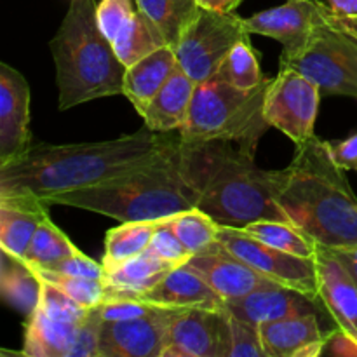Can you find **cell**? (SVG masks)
<instances>
[{"label": "cell", "instance_id": "6da1fadb", "mask_svg": "<svg viewBox=\"0 0 357 357\" xmlns=\"http://www.w3.org/2000/svg\"><path fill=\"white\" fill-rule=\"evenodd\" d=\"M178 142L180 132H157L145 126L135 135L107 142L30 146L21 157L0 166V197L33 195L42 201L93 187L150 162Z\"/></svg>", "mask_w": 357, "mask_h": 357}, {"label": "cell", "instance_id": "7a4b0ae2", "mask_svg": "<svg viewBox=\"0 0 357 357\" xmlns=\"http://www.w3.org/2000/svg\"><path fill=\"white\" fill-rule=\"evenodd\" d=\"M185 180L197 197L195 208L218 225L246 229L260 220L289 222L275 199L278 171L255 164L253 153L232 142H180Z\"/></svg>", "mask_w": 357, "mask_h": 357}, {"label": "cell", "instance_id": "3957f363", "mask_svg": "<svg viewBox=\"0 0 357 357\" xmlns=\"http://www.w3.org/2000/svg\"><path fill=\"white\" fill-rule=\"evenodd\" d=\"M275 199L284 215L317 246L357 248V195L317 136L296 145L288 167L278 171Z\"/></svg>", "mask_w": 357, "mask_h": 357}, {"label": "cell", "instance_id": "277c9868", "mask_svg": "<svg viewBox=\"0 0 357 357\" xmlns=\"http://www.w3.org/2000/svg\"><path fill=\"white\" fill-rule=\"evenodd\" d=\"M180 142L136 169L93 187L49 195L42 202L100 213L119 222H159L194 209L197 197L181 169Z\"/></svg>", "mask_w": 357, "mask_h": 357}, {"label": "cell", "instance_id": "5b68a950", "mask_svg": "<svg viewBox=\"0 0 357 357\" xmlns=\"http://www.w3.org/2000/svg\"><path fill=\"white\" fill-rule=\"evenodd\" d=\"M96 0H70L51 40L59 91V110L98 98L124 94L126 66L96 21Z\"/></svg>", "mask_w": 357, "mask_h": 357}, {"label": "cell", "instance_id": "8992f818", "mask_svg": "<svg viewBox=\"0 0 357 357\" xmlns=\"http://www.w3.org/2000/svg\"><path fill=\"white\" fill-rule=\"evenodd\" d=\"M271 80L255 89H237L218 79L197 84L190 114L180 129L183 142H232L246 152H257L258 142L271 128L264 103Z\"/></svg>", "mask_w": 357, "mask_h": 357}, {"label": "cell", "instance_id": "52a82bcc", "mask_svg": "<svg viewBox=\"0 0 357 357\" xmlns=\"http://www.w3.org/2000/svg\"><path fill=\"white\" fill-rule=\"evenodd\" d=\"M281 68L307 77L321 94L357 98V40L328 23L314 28L293 47H282Z\"/></svg>", "mask_w": 357, "mask_h": 357}, {"label": "cell", "instance_id": "ba28073f", "mask_svg": "<svg viewBox=\"0 0 357 357\" xmlns=\"http://www.w3.org/2000/svg\"><path fill=\"white\" fill-rule=\"evenodd\" d=\"M244 17L201 7L174 47L178 66L197 84L213 79L223 59L244 38H250Z\"/></svg>", "mask_w": 357, "mask_h": 357}, {"label": "cell", "instance_id": "9c48e42d", "mask_svg": "<svg viewBox=\"0 0 357 357\" xmlns=\"http://www.w3.org/2000/svg\"><path fill=\"white\" fill-rule=\"evenodd\" d=\"M216 239L230 255L243 260L260 274L267 275L272 281L305 293L314 300H321L316 258L286 253L255 239L244 229L234 227L220 225Z\"/></svg>", "mask_w": 357, "mask_h": 357}, {"label": "cell", "instance_id": "30bf717a", "mask_svg": "<svg viewBox=\"0 0 357 357\" xmlns=\"http://www.w3.org/2000/svg\"><path fill=\"white\" fill-rule=\"evenodd\" d=\"M321 91L307 77L289 68L279 70L271 80L264 103L265 121L278 128L295 145L314 138Z\"/></svg>", "mask_w": 357, "mask_h": 357}, {"label": "cell", "instance_id": "8fae6325", "mask_svg": "<svg viewBox=\"0 0 357 357\" xmlns=\"http://www.w3.org/2000/svg\"><path fill=\"white\" fill-rule=\"evenodd\" d=\"M103 319L100 305L82 323H63L37 307L28 316L21 354L30 357H98Z\"/></svg>", "mask_w": 357, "mask_h": 357}, {"label": "cell", "instance_id": "7c38bea8", "mask_svg": "<svg viewBox=\"0 0 357 357\" xmlns=\"http://www.w3.org/2000/svg\"><path fill=\"white\" fill-rule=\"evenodd\" d=\"M230 314L227 309H181L173 319L162 357H229Z\"/></svg>", "mask_w": 357, "mask_h": 357}, {"label": "cell", "instance_id": "4fadbf2b", "mask_svg": "<svg viewBox=\"0 0 357 357\" xmlns=\"http://www.w3.org/2000/svg\"><path fill=\"white\" fill-rule=\"evenodd\" d=\"M185 307H162L126 321H103L98 357H162L167 333Z\"/></svg>", "mask_w": 357, "mask_h": 357}, {"label": "cell", "instance_id": "5bb4252c", "mask_svg": "<svg viewBox=\"0 0 357 357\" xmlns=\"http://www.w3.org/2000/svg\"><path fill=\"white\" fill-rule=\"evenodd\" d=\"M30 86L7 63H0V166L30 149Z\"/></svg>", "mask_w": 357, "mask_h": 357}, {"label": "cell", "instance_id": "9a60e30c", "mask_svg": "<svg viewBox=\"0 0 357 357\" xmlns=\"http://www.w3.org/2000/svg\"><path fill=\"white\" fill-rule=\"evenodd\" d=\"M187 264L225 300V303L243 298L260 288L281 286L230 255L222 244L215 250L192 255Z\"/></svg>", "mask_w": 357, "mask_h": 357}, {"label": "cell", "instance_id": "2e32d148", "mask_svg": "<svg viewBox=\"0 0 357 357\" xmlns=\"http://www.w3.org/2000/svg\"><path fill=\"white\" fill-rule=\"evenodd\" d=\"M319 298L337 328L357 344V284L349 268L331 250L317 246Z\"/></svg>", "mask_w": 357, "mask_h": 357}, {"label": "cell", "instance_id": "e0dca14e", "mask_svg": "<svg viewBox=\"0 0 357 357\" xmlns=\"http://www.w3.org/2000/svg\"><path fill=\"white\" fill-rule=\"evenodd\" d=\"M267 357H314L324 354L338 330H323L319 314H303L271 321L258 326Z\"/></svg>", "mask_w": 357, "mask_h": 357}, {"label": "cell", "instance_id": "ac0fdd59", "mask_svg": "<svg viewBox=\"0 0 357 357\" xmlns=\"http://www.w3.org/2000/svg\"><path fill=\"white\" fill-rule=\"evenodd\" d=\"M326 23L324 3L317 0H288L272 9L260 10L251 17H244L251 35H265L281 42L282 47H293L302 42L314 28Z\"/></svg>", "mask_w": 357, "mask_h": 357}, {"label": "cell", "instance_id": "d6986e66", "mask_svg": "<svg viewBox=\"0 0 357 357\" xmlns=\"http://www.w3.org/2000/svg\"><path fill=\"white\" fill-rule=\"evenodd\" d=\"M321 300L310 298L309 295L288 286H271L260 288L243 298L225 303L230 316L239 317L248 323L260 326L271 321L284 319L303 314H321Z\"/></svg>", "mask_w": 357, "mask_h": 357}, {"label": "cell", "instance_id": "ffe728a7", "mask_svg": "<svg viewBox=\"0 0 357 357\" xmlns=\"http://www.w3.org/2000/svg\"><path fill=\"white\" fill-rule=\"evenodd\" d=\"M135 300L162 307H201V309H225V300L194 271L188 264L173 268L152 289Z\"/></svg>", "mask_w": 357, "mask_h": 357}, {"label": "cell", "instance_id": "44dd1931", "mask_svg": "<svg viewBox=\"0 0 357 357\" xmlns=\"http://www.w3.org/2000/svg\"><path fill=\"white\" fill-rule=\"evenodd\" d=\"M47 204L33 195L0 197V248L24 258L35 232L49 216Z\"/></svg>", "mask_w": 357, "mask_h": 357}, {"label": "cell", "instance_id": "7402d4cb", "mask_svg": "<svg viewBox=\"0 0 357 357\" xmlns=\"http://www.w3.org/2000/svg\"><path fill=\"white\" fill-rule=\"evenodd\" d=\"M195 87L197 82L178 66L146 108L143 115L146 128L157 132L180 131L190 114Z\"/></svg>", "mask_w": 357, "mask_h": 357}, {"label": "cell", "instance_id": "603a6c76", "mask_svg": "<svg viewBox=\"0 0 357 357\" xmlns=\"http://www.w3.org/2000/svg\"><path fill=\"white\" fill-rule=\"evenodd\" d=\"M176 70L178 59L174 49L169 45L157 49L155 52L126 70L124 96L131 101L135 110L142 117L160 87Z\"/></svg>", "mask_w": 357, "mask_h": 357}, {"label": "cell", "instance_id": "cb8c5ba5", "mask_svg": "<svg viewBox=\"0 0 357 357\" xmlns=\"http://www.w3.org/2000/svg\"><path fill=\"white\" fill-rule=\"evenodd\" d=\"M176 267L180 265L162 260L150 250L143 251L138 257L105 272L103 281L108 289L107 300L136 298L142 293L152 289Z\"/></svg>", "mask_w": 357, "mask_h": 357}, {"label": "cell", "instance_id": "d4e9b609", "mask_svg": "<svg viewBox=\"0 0 357 357\" xmlns=\"http://www.w3.org/2000/svg\"><path fill=\"white\" fill-rule=\"evenodd\" d=\"M42 279L23 260L2 250L0 264V293L13 309L23 316H31L40 303Z\"/></svg>", "mask_w": 357, "mask_h": 357}, {"label": "cell", "instance_id": "484cf974", "mask_svg": "<svg viewBox=\"0 0 357 357\" xmlns=\"http://www.w3.org/2000/svg\"><path fill=\"white\" fill-rule=\"evenodd\" d=\"M112 45H114L115 54L121 59L122 65L129 68L155 52L157 49L167 45V42L159 28L145 14L136 9L132 20L119 31Z\"/></svg>", "mask_w": 357, "mask_h": 357}, {"label": "cell", "instance_id": "4316f807", "mask_svg": "<svg viewBox=\"0 0 357 357\" xmlns=\"http://www.w3.org/2000/svg\"><path fill=\"white\" fill-rule=\"evenodd\" d=\"M159 222H121V225L108 230L105 236V255L101 261L105 272L149 250Z\"/></svg>", "mask_w": 357, "mask_h": 357}, {"label": "cell", "instance_id": "83f0119b", "mask_svg": "<svg viewBox=\"0 0 357 357\" xmlns=\"http://www.w3.org/2000/svg\"><path fill=\"white\" fill-rule=\"evenodd\" d=\"M136 9L160 30L169 47H176L181 35L201 10L195 0H135Z\"/></svg>", "mask_w": 357, "mask_h": 357}, {"label": "cell", "instance_id": "f1b7e54d", "mask_svg": "<svg viewBox=\"0 0 357 357\" xmlns=\"http://www.w3.org/2000/svg\"><path fill=\"white\" fill-rule=\"evenodd\" d=\"M250 236L272 248L296 255L303 258H316L317 243L303 232L302 229L291 222H279V220H260L246 227Z\"/></svg>", "mask_w": 357, "mask_h": 357}, {"label": "cell", "instance_id": "f546056e", "mask_svg": "<svg viewBox=\"0 0 357 357\" xmlns=\"http://www.w3.org/2000/svg\"><path fill=\"white\" fill-rule=\"evenodd\" d=\"M167 222H169L171 229L174 230L178 239L183 243V246L192 255L215 250L220 244L218 239H216L220 225L201 209L194 208L188 209V211L178 213V215L169 216Z\"/></svg>", "mask_w": 357, "mask_h": 357}, {"label": "cell", "instance_id": "4dcf8cb0", "mask_svg": "<svg viewBox=\"0 0 357 357\" xmlns=\"http://www.w3.org/2000/svg\"><path fill=\"white\" fill-rule=\"evenodd\" d=\"M213 79L223 80L237 89H255L267 80V77L261 73L258 54L255 52L250 38L241 40L229 52Z\"/></svg>", "mask_w": 357, "mask_h": 357}, {"label": "cell", "instance_id": "1f68e13d", "mask_svg": "<svg viewBox=\"0 0 357 357\" xmlns=\"http://www.w3.org/2000/svg\"><path fill=\"white\" fill-rule=\"evenodd\" d=\"M79 251V248L47 216L35 232L33 241H31L23 260L31 267H44V265L54 264V261L65 260Z\"/></svg>", "mask_w": 357, "mask_h": 357}, {"label": "cell", "instance_id": "d6a6232c", "mask_svg": "<svg viewBox=\"0 0 357 357\" xmlns=\"http://www.w3.org/2000/svg\"><path fill=\"white\" fill-rule=\"evenodd\" d=\"M33 271L37 272L42 281L54 284L56 288L65 291L70 298H73L87 309H94V307L107 302L108 289L101 279L77 278V275L58 274V272L44 271V268H33Z\"/></svg>", "mask_w": 357, "mask_h": 357}, {"label": "cell", "instance_id": "836d02e7", "mask_svg": "<svg viewBox=\"0 0 357 357\" xmlns=\"http://www.w3.org/2000/svg\"><path fill=\"white\" fill-rule=\"evenodd\" d=\"M42 282L44 284H42L38 309L44 314H47L49 317H52V319L63 321V323H82L93 312V309H87V307L80 305L79 302L70 298L65 291L56 288L51 282Z\"/></svg>", "mask_w": 357, "mask_h": 357}, {"label": "cell", "instance_id": "e575fe53", "mask_svg": "<svg viewBox=\"0 0 357 357\" xmlns=\"http://www.w3.org/2000/svg\"><path fill=\"white\" fill-rule=\"evenodd\" d=\"M136 9L132 0H101L96 7V21L101 33L114 42L119 31L132 20Z\"/></svg>", "mask_w": 357, "mask_h": 357}, {"label": "cell", "instance_id": "d590c367", "mask_svg": "<svg viewBox=\"0 0 357 357\" xmlns=\"http://www.w3.org/2000/svg\"><path fill=\"white\" fill-rule=\"evenodd\" d=\"M229 357H267L261 345L260 330L255 324L230 316V356Z\"/></svg>", "mask_w": 357, "mask_h": 357}, {"label": "cell", "instance_id": "8d00e7d4", "mask_svg": "<svg viewBox=\"0 0 357 357\" xmlns=\"http://www.w3.org/2000/svg\"><path fill=\"white\" fill-rule=\"evenodd\" d=\"M149 250L152 253H155L157 257H160L162 260L169 261L174 265H183L190 260L192 253L183 246L178 236L174 234V230L171 229L169 222L166 220H160L159 225H157L155 232H153L152 241H150Z\"/></svg>", "mask_w": 357, "mask_h": 357}, {"label": "cell", "instance_id": "74e56055", "mask_svg": "<svg viewBox=\"0 0 357 357\" xmlns=\"http://www.w3.org/2000/svg\"><path fill=\"white\" fill-rule=\"evenodd\" d=\"M33 268H44V271L58 272V274L77 275V278L101 279V281L105 279L103 264H98L96 260H93V258H89L87 255H84L82 251L65 258V260H59V261H54V264L44 265V267H33Z\"/></svg>", "mask_w": 357, "mask_h": 357}, {"label": "cell", "instance_id": "f35d334b", "mask_svg": "<svg viewBox=\"0 0 357 357\" xmlns=\"http://www.w3.org/2000/svg\"><path fill=\"white\" fill-rule=\"evenodd\" d=\"M155 307V303L135 298L107 300V302L100 305V314L103 321H126L132 319V317L145 316L146 312L153 310Z\"/></svg>", "mask_w": 357, "mask_h": 357}, {"label": "cell", "instance_id": "ab89813d", "mask_svg": "<svg viewBox=\"0 0 357 357\" xmlns=\"http://www.w3.org/2000/svg\"><path fill=\"white\" fill-rule=\"evenodd\" d=\"M331 159L340 169L357 171V132L344 142H326Z\"/></svg>", "mask_w": 357, "mask_h": 357}, {"label": "cell", "instance_id": "60d3db41", "mask_svg": "<svg viewBox=\"0 0 357 357\" xmlns=\"http://www.w3.org/2000/svg\"><path fill=\"white\" fill-rule=\"evenodd\" d=\"M324 20L330 26L337 28V30L344 31L349 37L357 40V14H349V16H340L335 14L328 6H324Z\"/></svg>", "mask_w": 357, "mask_h": 357}, {"label": "cell", "instance_id": "b9f144b4", "mask_svg": "<svg viewBox=\"0 0 357 357\" xmlns=\"http://www.w3.org/2000/svg\"><path fill=\"white\" fill-rule=\"evenodd\" d=\"M201 7L218 13H234L244 0H195Z\"/></svg>", "mask_w": 357, "mask_h": 357}, {"label": "cell", "instance_id": "7bdbcfd3", "mask_svg": "<svg viewBox=\"0 0 357 357\" xmlns=\"http://www.w3.org/2000/svg\"><path fill=\"white\" fill-rule=\"evenodd\" d=\"M330 250V248H328ZM338 258L342 260V264L349 268L351 275L354 278L357 284V248H352V250H331Z\"/></svg>", "mask_w": 357, "mask_h": 357}, {"label": "cell", "instance_id": "ee69618b", "mask_svg": "<svg viewBox=\"0 0 357 357\" xmlns=\"http://www.w3.org/2000/svg\"><path fill=\"white\" fill-rule=\"evenodd\" d=\"M328 7L340 16L357 14V0H328Z\"/></svg>", "mask_w": 357, "mask_h": 357}]
</instances>
